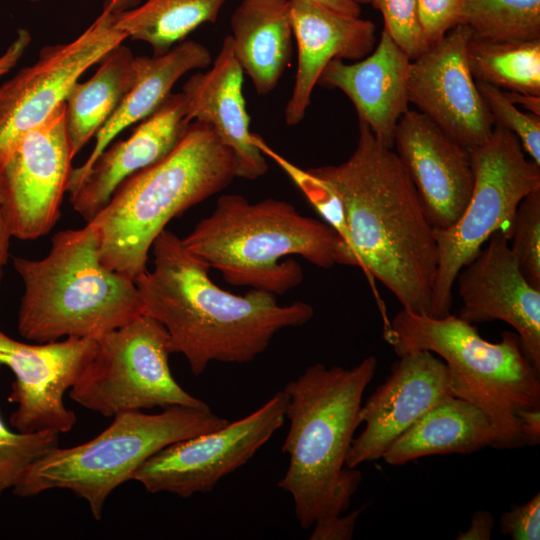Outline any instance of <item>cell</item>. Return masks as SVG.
<instances>
[{"mask_svg": "<svg viewBox=\"0 0 540 540\" xmlns=\"http://www.w3.org/2000/svg\"><path fill=\"white\" fill-rule=\"evenodd\" d=\"M352 155L308 169L338 195L346 240L339 264L358 266L403 309L430 316L437 245L418 193L398 155L359 122Z\"/></svg>", "mask_w": 540, "mask_h": 540, "instance_id": "1", "label": "cell"}, {"mask_svg": "<svg viewBox=\"0 0 540 540\" xmlns=\"http://www.w3.org/2000/svg\"><path fill=\"white\" fill-rule=\"evenodd\" d=\"M151 249L153 269L134 280L142 314L162 324L172 353L182 354L195 376L214 361L254 360L279 331L302 326L314 315L306 302L281 305L269 292L236 295L221 289L210 279V268L166 229Z\"/></svg>", "mask_w": 540, "mask_h": 540, "instance_id": "2", "label": "cell"}, {"mask_svg": "<svg viewBox=\"0 0 540 540\" xmlns=\"http://www.w3.org/2000/svg\"><path fill=\"white\" fill-rule=\"evenodd\" d=\"M376 369L374 356L349 369L316 363L284 387L290 425L282 452L289 465L278 487L291 495L304 530L347 511L358 489L361 472L346 467V458Z\"/></svg>", "mask_w": 540, "mask_h": 540, "instance_id": "3", "label": "cell"}, {"mask_svg": "<svg viewBox=\"0 0 540 540\" xmlns=\"http://www.w3.org/2000/svg\"><path fill=\"white\" fill-rule=\"evenodd\" d=\"M236 177L232 151L214 130L191 121L173 150L126 178L88 222L97 230L108 268L135 280L169 221L225 189Z\"/></svg>", "mask_w": 540, "mask_h": 540, "instance_id": "4", "label": "cell"}, {"mask_svg": "<svg viewBox=\"0 0 540 540\" xmlns=\"http://www.w3.org/2000/svg\"><path fill=\"white\" fill-rule=\"evenodd\" d=\"M183 244L225 281L282 295L303 281L297 255L317 267L337 264L339 238L327 223L299 213L283 200L251 203L238 194L218 198L212 213L182 238Z\"/></svg>", "mask_w": 540, "mask_h": 540, "instance_id": "5", "label": "cell"}, {"mask_svg": "<svg viewBox=\"0 0 540 540\" xmlns=\"http://www.w3.org/2000/svg\"><path fill=\"white\" fill-rule=\"evenodd\" d=\"M13 262L24 284L17 328L27 340L97 339L142 314L135 282L102 263L91 222L57 232L44 258Z\"/></svg>", "mask_w": 540, "mask_h": 540, "instance_id": "6", "label": "cell"}, {"mask_svg": "<svg viewBox=\"0 0 540 540\" xmlns=\"http://www.w3.org/2000/svg\"><path fill=\"white\" fill-rule=\"evenodd\" d=\"M385 340L398 356L429 351L446 363L453 396L483 409L497 431V449L525 446L520 413L540 408V375L524 355L514 332L501 341L483 339L458 316L434 318L402 309L385 327Z\"/></svg>", "mask_w": 540, "mask_h": 540, "instance_id": "7", "label": "cell"}, {"mask_svg": "<svg viewBox=\"0 0 540 540\" xmlns=\"http://www.w3.org/2000/svg\"><path fill=\"white\" fill-rule=\"evenodd\" d=\"M227 423L208 405L172 406L156 414L120 412L96 437L73 447H56L31 464L13 493L25 498L52 489L70 490L85 499L93 517L100 520L109 495L133 480L151 456L170 444Z\"/></svg>", "mask_w": 540, "mask_h": 540, "instance_id": "8", "label": "cell"}, {"mask_svg": "<svg viewBox=\"0 0 540 540\" xmlns=\"http://www.w3.org/2000/svg\"><path fill=\"white\" fill-rule=\"evenodd\" d=\"M469 152L474 185L467 206L450 227L433 229L437 270L430 317L434 318L450 313L459 271L495 232L510 240L520 202L540 189V166L525 157L519 140L508 130L494 125L489 139Z\"/></svg>", "mask_w": 540, "mask_h": 540, "instance_id": "9", "label": "cell"}, {"mask_svg": "<svg viewBox=\"0 0 540 540\" xmlns=\"http://www.w3.org/2000/svg\"><path fill=\"white\" fill-rule=\"evenodd\" d=\"M97 341L95 358L70 388V397L81 406L106 417L155 407L207 406L174 379L169 336L156 319L141 314Z\"/></svg>", "mask_w": 540, "mask_h": 540, "instance_id": "10", "label": "cell"}, {"mask_svg": "<svg viewBox=\"0 0 540 540\" xmlns=\"http://www.w3.org/2000/svg\"><path fill=\"white\" fill-rule=\"evenodd\" d=\"M287 404L283 389L239 420L170 444L146 460L133 480L150 493L168 492L188 498L209 492L222 478L245 465L281 428Z\"/></svg>", "mask_w": 540, "mask_h": 540, "instance_id": "11", "label": "cell"}, {"mask_svg": "<svg viewBox=\"0 0 540 540\" xmlns=\"http://www.w3.org/2000/svg\"><path fill=\"white\" fill-rule=\"evenodd\" d=\"M73 159L65 103L0 154V209L12 237L38 239L55 226Z\"/></svg>", "mask_w": 540, "mask_h": 540, "instance_id": "12", "label": "cell"}, {"mask_svg": "<svg viewBox=\"0 0 540 540\" xmlns=\"http://www.w3.org/2000/svg\"><path fill=\"white\" fill-rule=\"evenodd\" d=\"M126 39L115 25V13L102 10L72 41L43 47L35 63L0 85V154L44 123L80 77Z\"/></svg>", "mask_w": 540, "mask_h": 540, "instance_id": "13", "label": "cell"}, {"mask_svg": "<svg viewBox=\"0 0 540 540\" xmlns=\"http://www.w3.org/2000/svg\"><path fill=\"white\" fill-rule=\"evenodd\" d=\"M93 338L67 337L62 341L24 343L0 330V365L15 376L9 402L17 409L9 418L19 432H69L77 422L63 401L98 352Z\"/></svg>", "mask_w": 540, "mask_h": 540, "instance_id": "14", "label": "cell"}, {"mask_svg": "<svg viewBox=\"0 0 540 540\" xmlns=\"http://www.w3.org/2000/svg\"><path fill=\"white\" fill-rule=\"evenodd\" d=\"M471 36L468 26L456 25L411 60L407 81L409 103L468 149L485 143L494 129L467 61Z\"/></svg>", "mask_w": 540, "mask_h": 540, "instance_id": "15", "label": "cell"}, {"mask_svg": "<svg viewBox=\"0 0 540 540\" xmlns=\"http://www.w3.org/2000/svg\"><path fill=\"white\" fill-rule=\"evenodd\" d=\"M509 243L503 232H495L459 271L456 280L462 306L458 317L471 324L508 323L540 375V289L525 279Z\"/></svg>", "mask_w": 540, "mask_h": 540, "instance_id": "16", "label": "cell"}, {"mask_svg": "<svg viewBox=\"0 0 540 540\" xmlns=\"http://www.w3.org/2000/svg\"><path fill=\"white\" fill-rule=\"evenodd\" d=\"M390 375L361 405L359 424L364 429L353 439L346 467L382 458L387 448L426 411L453 396L449 369L429 351L402 356Z\"/></svg>", "mask_w": 540, "mask_h": 540, "instance_id": "17", "label": "cell"}, {"mask_svg": "<svg viewBox=\"0 0 540 540\" xmlns=\"http://www.w3.org/2000/svg\"><path fill=\"white\" fill-rule=\"evenodd\" d=\"M394 146L431 227H450L463 213L473 190L469 149L423 113L410 109L398 122Z\"/></svg>", "mask_w": 540, "mask_h": 540, "instance_id": "18", "label": "cell"}, {"mask_svg": "<svg viewBox=\"0 0 540 540\" xmlns=\"http://www.w3.org/2000/svg\"><path fill=\"white\" fill-rule=\"evenodd\" d=\"M293 35L297 43V71L285 107V122L302 121L317 81L334 60L358 61L376 44L374 23L360 16L343 14L310 0H290Z\"/></svg>", "mask_w": 540, "mask_h": 540, "instance_id": "19", "label": "cell"}, {"mask_svg": "<svg viewBox=\"0 0 540 540\" xmlns=\"http://www.w3.org/2000/svg\"><path fill=\"white\" fill-rule=\"evenodd\" d=\"M189 123L183 93H170L128 138L102 151L70 193L73 209L87 222L93 219L126 178L169 154Z\"/></svg>", "mask_w": 540, "mask_h": 540, "instance_id": "20", "label": "cell"}, {"mask_svg": "<svg viewBox=\"0 0 540 540\" xmlns=\"http://www.w3.org/2000/svg\"><path fill=\"white\" fill-rule=\"evenodd\" d=\"M411 59L383 29L367 56L348 64L330 61L317 85L341 90L353 103L359 122L384 146H394L395 131L409 110L407 81Z\"/></svg>", "mask_w": 540, "mask_h": 540, "instance_id": "21", "label": "cell"}, {"mask_svg": "<svg viewBox=\"0 0 540 540\" xmlns=\"http://www.w3.org/2000/svg\"><path fill=\"white\" fill-rule=\"evenodd\" d=\"M243 71L237 62L231 36L224 38L212 67L193 74L182 93L189 122L210 126L234 154L236 177L256 180L268 170L263 153L253 144L250 118L242 92Z\"/></svg>", "mask_w": 540, "mask_h": 540, "instance_id": "22", "label": "cell"}, {"mask_svg": "<svg viewBox=\"0 0 540 540\" xmlns=\"http://www.w3.org/2000/svg\"><path fill=\"white\" fill-rule=\"evenodd\" d=\"M211 63L209 49L192 40L182 41L160 55L136 56L133 86L95 135V145L86 161L73 168L67 192L70 194L78 187L93 162L123 130L147 118L163 103L182 76Z\"/></svg>", "mask_w": 540, "mask_h": 540, "instance_id": "23", "label": "cell"}, {"mask_svg": "<svg viewBox=\"0 0 540 540\" xmlns=\"http://www.w3.org/2000/svg\"><path fill=\"white\" fill-rule=\"evenodd\" d=\"M230 26L234 55L257 94L272 92L292 56L290 0H242Z\"/></svg>", "mask_w": 540, "mask_h": 540, "instance_id": "24", "label": "cell"}, {"mask_svg": "<svg viewBox=\"0 0 540 540\" xmlns=\"http://www.w3.org/2000/svg\"><path fill=\"white\" fill-rule=\"evenodd\" d=\"M496 446L497 431L488 414L468 400L448 396L396 438L382 458L396 466L429 455L469 454Z\"/></svg>", "mask_w": 540, "mask_h": 540, "instance_id": "25", "label": "cell"}, {"mask_svg": "<svg viewBox=\"0 0 540 540\" xmlns=\"http://www.w3.org/2000/svg\"><path fill=\"white\" fill-rule=\"evenodd\" d=\"M86 81H77L66 100V128L75 157L95 137L133 86L136 56L123 43L114 47Z\"/></svg>", "mask_w": 540, "mask_h": 540, "instance_id": "26", "label": "cell"}, {"mask_svg": "<svg viewBox=\"0 0 540 540\" xmlns=\"http://www.w3.org/2000/svg\"><path fill=\"white\" fill-rule=\"evenodd\" d=\"M227 0H146L115 13V25L127 38L149 44L160 55L204 23H214Z\"/></svg>", "mask_w": 540, "mask_h": 540, "instance_id": "27", "label": "cell"}, {"mask_svg": "<svg viewBox=\"0 0 540 540\" xmlns=\"http://www.w3.org/2000/svg\"><path fill=\"white\" fill-rule=\"evenodd\" d=\"M466 55L476 82L540 96V39L493 41L472 35Z\"/></svg>", "mask_w": 540, "mask_h": 540, "instance_id": "28", "label": "cell"}, {"mask_svg": "<svg viewBox=\"0 0 540 540\" xmlns=\"http://www.w3.org/2000/svg\"><path fill=\"white\" fill-rule=\"evenodd\" d=\"M477 38L493 41L540 39V0H465L460 22Z\"/></svg>", "mask_w": 540, "mask_h": 540, "instance_id": "29", "label": "cell"}, {"mask_svg": "<svg viewBox=\"0 0 540 540\" xmlns=\"http://www.w3.org/2000/svg\"><path fill=\"white\" fill-rule=\"evenodd\" d=\"M59 434L51 430L15 432L0 416V497L13 489L31 464L58 447Z\"/></svg>", "mask_w": 540, "mask_h": 540, "instance_id": "30", "label": "cell"}, {"mask_svg": "<svg viewBox=\"0 0 540 540\" xmlns=\"http://www.w3.org/2000/svg\"><path fill=\"white\" fill-rule=\"evenodd\" d=\"M509 241L521 273L530 285L540 289V189L520 202Z\"/></svg>", "mask_w": 540, "mask_h": 540, "instance_id": "31", "label": "cell"}, {"mask_svg": "<svg viewBox=\"0 0 540 540\" xmlns=\"http://www.w3.org/2000/svg\"><path fill=\"white\" fill-rule=\"evenodd\" d=\"M476 83L494 125L513 133L531 160L540 166V116L519 110L503 90L487 83Z\"/></svg>", "mask_w": 540, "mask_h": 540, "instance_id": "32", "label": "cell"}, {"mask_svg": "<svg viewBox=\"0 0 540 540\" xmlns=\"http://www.w3.org/2000/svg\"><path fill=\"white\" fill-rule=\"evenodd\" d=\"M380 11L384 30L411 60L426 50L418 15V0H370Z\"/></svg>", "mask_w": 540, "mask_h": 540, "instance_id": "33", "label": "cell"}, {"mask_svg": "<svg viewBox=\"0 0 540 540\" xmlns=\"http://www.w3.org/2000/svg\"><path fill=\"white\" fill-rule=\"evenodd\" d=\"M465 0H418V15L426 49L460 22Z\"/></svg>", "mask_w": 540, "mask_h": 540, "instance_id": "34", "label": "cell"}, {"mask_svg": "<svg viewBox=\"0 0 540 540\" xmlns=\"http://www.w3.org/2000/svg\"><path fill=\"white\" fill-rule=\"evenodd\" d=\"M500 531L513 540L540 539V494L534 495L528 502L511 505L499 521Z\"/></svg>", "mask_w": 540, "mask_h": 540, "instance_id": "35", "label": "cell"}, {"mask_svg": "<svg viewBox=\"0 0 540 540\" xmlns=\"http://www.w3.org/2000/svg\"><path fill=\"white\" fill-rule=\"evenodd\" d=\"M361 509L351 513L323 518L315 522L309 539L349 540L353 537L355 525Z\"/></svg>", "mask_w": 540, "mask_h": 540, "instance_id": "36", "label": "cell"}, {"mask_svg": "<svg viewBox=\"0 0 540 540\" xmlns=\"http://www.w3.org/2000/svg\"><path fill=\"white\" fill-rule=\"evenodd\" d=\"M31 35L26 29H18L16 38L0 55V78L14 68L31 43Z\"/></svg>", "mask_w": 540, "mask_h": 540, "instance_id": "37", "label": "cell"}, {"mask_svg": "<svg viewBox=\"0 0 540 540\" xmlns=\"http://www.w3.org/2000/svg\"><path fill=\"white\" fill-rule=\"evenodd\" d=\"M495 524L494 516L490 511L478 510L473 513L470 526L460 531L457 540H489Z\"/></svg>", "mask_w": 540, "mask_h": 540, "instance_id": "38", "label": "cell"}, {"mask_svg": "<svg viewBox=\"0 0 540 540\" xmlns=\"http://www.w3.org/2000/svg\"><path fill=\"white\" fill-rule=\"evenodd\" d=\"M519 418L524 444L538 445L540 442V408L522 411Z\"/></svg>", "mask_w": 540, "mask_h": 540, "instance_id": "39", "label": "cell"}, {"mask_svg": "<svg viewBox=\"0 0 540 540\" xmlns=\"http://www.w3.org/2000/svg\"><path fill=\"white\" fill-rule=\"evenodd\" d=\"M339 13L360 16V4L353 0H310Z\"/></svg>", "mask_w": 540, "mask_h": 540, "instance_id": "40", "label": "cell"}, {"mask_svg": "<svg viewBox=\"0 0 540 540\" xmlns=\"http://www.w3.org/2000/svg\"><path fill=\"white\" fill-rule=\"evenodd\" d=\"M509 100L515 105H521L528 112L540 116V96L504 91Z\"/></svg>", "mask_w": 540, "mask_h": 540, "instance_id": "41", "label": "cell"}, {"mask_svg": "<svg viewBox=\"0 0 540 540\" xmlns=\"http://www.w3.org/2000/svg\"><path fill=\"white\" fill-rule=\"evenodd\" d=\"M11 237V233L0 209V284L2 271L9 256V243Z\"/></svg>", "mask_w": 540, "mask_h": 540, "instance_id": "42", "label": "cell"}, {"mask_svg": "<svg viewBox=\"0 0 540 540\" xmlns=\"http://www.w3.org/2000/svg\"><path fill=\"white\" fill-rule=\"evenodd\" d=\"M140 4V0H104L103 10L112 13L126 11Z\"/></svg>", "mask_w": 540, "mask_h": 540, "instance_id": "43", "label": "cell"}, {"mask_svg": "<svg viewBox=\"0 0 540 540\" xmlns=\"http://www.w3.org/2000/svg\"><path fill=\"white\" fill-rule=\"evenodd\" d=\"M358 4H370V0H353Z\"/></svg>", "mask_w": 540, "mask_h": 540, "instance_id": "44", "label": "cell"}, {"mask_svg": "<svg viewBox=\"0 0 540 540\" xmlns=\"http://www.w3.org/2000/svg\"><path fill=\"white\" fill-rule=\"evenodd\" d=\"M31 2H38V1H42V0H29Z\"/></svg>", "mask_w": 540, "mask_h": 540, "instance_id": "45", "label": "cell"}]
</instances>
